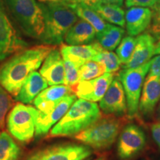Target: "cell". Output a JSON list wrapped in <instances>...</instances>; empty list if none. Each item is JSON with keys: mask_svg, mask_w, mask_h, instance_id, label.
Instances as JSON below:
<instances>
[{"mask_svg": "<svg viewBox=\"0 0 160 160\" xmlns=\"http://www.w3.org/2000/svg\"><path fill=\"white\" fill-rule=\"evenodd\" d=\"M52 49L41 45L16 53L0 66V85L16 97L25 79L39 68Z\"/></svg>", "mask_w": 160, "mask_h": 160, "instance_id": "obj_1", "label": "cell"}, {"mask_svg": "<svg viewBox=\"0 0 160 160\" xmlns=\"http://www.w3.org/2000/svg\"><path fill=\"white\" fill-rule=\"evenodd\" d=\"M24 34L43 42L45 20L42 6L37 0H1Z\"/></svg>", "mask_w": 160, "mask_h": 160, "instance_id": "obj_2", "label": "cell"}, {"mask_svg": "<svg viewBox=\"0 0 160 160\" xmlns=\"http://www.w3.org/2000/svg\"><path fill=\"white\" fill-rule=\"evenodd\" d=\"M40 2L45 20L43 43L59 45L63 42L70 28L78 21V16L66 2L42 0Z\"/></svg>", "mask_w": 160, "mask_h": 160, "instance_id": "obj_3", "label": "cell"}, {"mask_svg": "<svg viewBox=\"0 0 160 160\" xmlns=\"http://www.w3.org/2000/svg\"><path fill=\"white\" fill-rule=\"evenodd\" d=\"M100 117L101 112L97 103L83 99H77L51 129L50 136H75L97 122Z\"/></svg>", "mask_w": 160, "mask_h": 160, "instance_id": "obj_4", "label": "cell"}, {"mask_svg": "<svg viewBox=\"0 0 160 160\" xmlns=\"http://www.w3.org/2000/svg\"><path fill=\"white\" fill-rule=\"evenodd\" d=\"M121 123L117 119L98 120L85 131L75 135V139L94 149L111 147L119 135Z\"/></svg>", "mask_w": 160, "mask_h": 160, "instance_id": "obj_5", "label": "cell"}, {"mask_svg": "<svg viewBox=\"0 0 160 160\" xmlns=\"http://www.w3.org/2000/svg\"><path fill=\"white\" fill-rule=\"evenodd\" d=\"M151 65V60H150L137 68L122 69L117 75L123 86L127 100L128 113L130 117H135L139 111L142 88Z\"/></svg>", "mask_w": 160, "mask_h": 160, "instance_id": "obj_6", "label": "cell"}, {"mask_svg": "<svg viewBox=\"0 0 160 160\" xmlns=\"http://www.w3.org/2000/svg\"><path fill=\"white\" fill-rule=\"evenodd\" d=\"M9 133L22 142L31 141L35 134L34 108L18 103L10 112L7 119Z\"/></svg>", "mask_w": 160, "mask_h": 160, "instance_id": "obj_7", "label": "cell"}, {"mask_svg": "<svg viewBox=\"0 0 160 160\" xmlns=\"http://www.w3.org/2000/svg\"><path fill=\"white\" fill-rule=\"evenodd\" d=\"M77 95L71 94L63 97L57 105L51 111L42 112L34 108L35 134L37 137L45 135L67 113L77 100Z\"/></svg>", "mask_w": 160, "mask_h": 160, "instance_id": "obj_8", "label": "cell"}, {"mask_svg": "<svg viewBox=\"0 0 160 160\" xmlns=\"http://www.w3.org/2000/svg\"><path fill=\"white\" fill-rule=\"evenodd\" d=\"M28 45L17 35V31L0 6V63Z\"/></svg>", "mask_w": 160, "mask_h": 160, "instance_id": "obj_9", "label": "cell"}, {"mask_svg": "<svg viewBox=\"0 0 160 160\" xmlns=\"http://www.w3.org/2000/svg\"><path fill=\"white\" fill-rule=\"evenodd\" d=\"M145 143V133L139 127L134 125H127L119 135L118 155L122 159L133 157L144 148Z\"/></svg>", "mask_w": 160, "mask_h": 160, "instance_id": "obj_10", "label": "cell"}, {"mask_svg": "<svg viewBox=\"0 0 160 160\" xmlns=\"http://www.w3.org/2000/svg\"><path fill=\"white\" fill-rule=\"evenodd\" d=\"M113 79V73H105L93 79L79 82L72 90L79 99L96 102L102 99Z\"/></svg>", "mask_w": 160, "mask_h": 160, "instance_id": "obj_11", "label": "cell"}, {"mask_svg": "<svg viewBox=\"0 0 160 160\" xmlns=\"http://www.w3.org/2000/svg\"><path fill=\"white\" fill-rule=\"evenodd\" d=\"M89 146L68 144L53 146L36 153L41 160H85L91 155Z\"/></svg>", "mask_w": 160, "mask_h": 160, "instance_id": "obj_12", "label": "cell"}, {"mask_svg": "<svg viewBox=\"0 0 160 160\" xmlns=\"http://www.w3.org/2000/svg\"><path fill=\"white\" fill-rule=\"evenodd\" d=\"M99 107L104 113L108 114L122 116L127 113L125 93L118 77L113 79L102 99L100 100Z\"/></svg>", "mask_w": 160, "mask_h": 160, "instance_id": "obj_13", "label": "cell"}, {"mask_svg": "<svg viewBox=\"0 0 160 160\" xmlns=\"http://www.w3.org/2000/svg\"><path fill=\"white\" fill-rule=\"evenodd\" d=\"M39 73L49 85L65 84V67L61 53L57 48H53L44 60Z\"/></svg>", "mask_w": 160, "mask_h": 160, "instance_id": "obj_14", "label": "cell"}, {"mask_svg": "<svg viewBox=\"0 0 160 160\" xmlns=\"http://www.w3.org/2000/svg\"><path fill=\"white\" fill-rule=\"evenodd\" d=\"M103 48L99 43L94 41L89 45H62L60 48V53L63 59L69 60L80 68L87 62L93 60L95 56Z\"/></svg>", "mask_w": 160, "mask_h": 160, "instance_id": "obj_15", "label": "cell"}, {"mask_svg": "<svg viewBox=\"0 0 160 160\" xmlns=\"http://www.w3.org/2000/svg\"><path fill=\"white\" fill-rule=\"evenodd\" d=\"M155 40L152 35L145 33L137 36V44L131 59L122 69H133L149 62L155 55Z\"/></svg>", "mask_w": 160, "mask_h": 160, "instance_id": "obj_16", "label": "cell"}, {"mask_svg": "<svg viewBox=\"0 0 160 160\" xmlns=\"http://www.w3.org/2000/svg\"><path fill=\"white\" fill-rule=\"evenodd\" d=\"M160 99V79L149 75L144 82L142 97L139 99V111L142 115L148 117L153 113Z\"/></svg>", "mask_w": 160, "mask_h": 160, "instance_id": "obj_17", "label": "cell"}, {"mask_svg": "<svg viewBox=\"0 0 160 160\" xmlns=\"http://www.w3.org/2000/svg\"><path fill=\"white\" fill-rule=\"evenodd\" d=\"M72 91L71 88L66 85H51L36 97L33 104L37 110L47 113L54 108L63 97L72 94Z\"/></svg>", "mask_w": 160, "mask_h": 160, "instance_id": "obj_18", "label": "cell"}, {"mask_svg": "<svg viewBox=\"0 0 160 160\" xmlns=\"http://www.w3.org/2000/svg\"><path fill=\"white\" fill-rule=\"evenodd\" d=\"M125 26L131 37L139 36L151 25L152 11L148 8L132 7L125 12Z\"/></svg>", "mask_w": 160, "mask_h": 160, "instance_id": "obj_19", "label": "cell"}, {"mask_svg": "<svg viewBox=\"0 0 160 160\" xmlns=\"http://www.w3.org/2000/svg\"><path fill=\"white\" fill-rule=\"evenodd\" d=\"M48 86L47 81L37 71L32 72L24 82L15 99L22 104H29Z\"/></svg>", "mask_w": 160, "mask_h": 160, "instance_id": "obj_20", "label": "cell"}, {"mask_svg": "<svg viewBox=\"0 0 160 160\" xmlns=\"http://www.w3.org/2000/svg\"><path fill=\"white\" fill-rule=\"evenodd\" d=\"M96 36L97 32L93 26L79 19L68 31L64 40L68 45H87L93 42Z\"/></svg>", "mask_w": 160, "mask_h": 160, "instance_id": "obj_21", "label": "cell"}, {"mask_svg": "<svg viewBox=\"0 0 160 160\" xmlns=\"http://www.w3.org/2000/svg\"><path fill=\"white\" fill-rule=\"evenodd\" d=\"M66 2L68 4L70 7L74 11L78 17L81 18V19L87 22L88 23L93 26L97 33H101L105 29L108 24H106L105 20L100 17L94 10L84 4L78 2L75 0H71Z\"/></svg>", "mask_w": 160, "mask_h": 160, "instance_id": "obj_22", "label": "cell"}, {"mask_svg": "<svg viewBox=\"0 0 160 160\" xmlns=\"http://www.w3.org/2000/svg\"><path fill=\"white\" fill-rule=\"evenodd\" d=\"M125 30L122 28L108 24L103 31L97 33L96 38L104 49L112 51L121 42Z\"/></svg>", "mask_w": 160, "mask_h": 160, "instance_id": "obj_23", "label": "cell"}, {"mask_svg": "<svg viewBox=\"0 0 160 160\" xmlns=\"http://www.w3.org/2000/svg\"><path fill=\"white\" fill-rule=\"evenodd\" d=\"M94 11L104 20L110 23L117 25L122 28L125 26V11L121 6L102 3L96 8Z\"/></svg>", "mask_w": 160, "mask_h": 160, "instance_id": "obj_24", "label": "cell"}, {"mask_svg": "<svg viewBox=\"0 0 160 160\" xmlns=\"http://www.w3.org/2000/svg\"><path fill=\"white\" fill-rule=\"evenodd\" d=\"M21 149L7 132L0 133V160H18Z\"/></svg>", "mask_w": 160, "mask_h": 160, "instance_id": "obj_25", "label": "cell"}, {"mask_svg": "<svg viewBox=\"0 0 160 160\" xmlns=\"http://www.w3.org/2000/svg\"><path fill=\"white\" fill-rule=\"evenodd\" d=\"M93 61L105 65L106 73H115L119 71L120 65H122L116 53L104 48L95 56Z\"/></svg>", "mask_w": 160, "mask_h": 160, "instance_id": "obj_26", "label": "cell"}, {"mask_svg": "<svg viewBox=\"0 0 160 160\" xmlns=\"http://www.w3.org/2000/svg\"><path fill=\"white\" fill-rule=\"evenodd\" d=\"M106 73V68L102 64L97 62L88 61L79 68L80 82L93 79Z\"/></svg>", "mask_w": 160, "mask_h": 160, "instance_id": "obj_27", "label": "cell"}, {"mask_svg": "<svg viewBox=\"0 0 160 160\" xmlns=\"http://www.w3.org/2000/svg\"><path fill=\"white\" fill-rule=\"evenodd\" d=\"M136 44L137 38L131 36H128L122 39L120 45L117 48V55L122 65L128 62L134 51Z\"/></svg>", "mask_w": 160, "mask_h": 160, "instance_id": "obj_28", "label": "cell"}, {"mask_svg": "<svg viewBox=\"0 0 160 160\" xmlns=\"http://www.w3.org/2000/svg\"><path fill=\"white\" fill-rule=\"evenodd\" d=\"M65 67V85L73 88L80 82L79 68L67 59H63Z\"/></svg>", "mask_w": 160, "mask_h": 160, "instance_id": "obj_29", "label": "cell"}, {"mask_svg": "<svg viewBox=\"0 0 160 160\" xmlns=\"http://www.w3.org/2000/svg\"><path fill=\"white\" fill-rule=\"evenodd\" d=\"M13 100L8 92L0 85V128H3L5 126V117L11 109Z\"/></svg>", "mask_w": 160, "mask_h": 160, "instance_id": "obj_30", "label": "cell"}, {"mask_svg": "<svg viewBox=\"0 0 160 160\" xmlns=\"http://www.w3.org/2000/svg\"><path fill=\"white\" fill-rule=\"evenodd\" d=\"M152 19L149 26V32L152 34L158 37L160 34V0L151 7Z\"/></svg>", "mask_w": 160, "mask_h": 160, "instance_id": "obj_31", "label": "cell"}, {"mask_svg": "<svg viewBox=\"0 0 160 160\" xmlns=\"http://www.w3.org/2000/svg\"><path fill=\"white\" fill-rule=\"evenodd\" d=\"M158 0H125V6L127 8L141 7L151 8Z\"/></svg>", "mask_w": 160, "mask_h": 160, "instance_id": "obj_32", "label": "cell"}, {"mask_svg": "<svg viewBox=\"0 0 160 160\" xmlns=\"http://www.w3.org/2000/svg\"><path fill=\"white\" fill-rule=\"evenodd\" d=\"M149 75L156 76L160 79V54L151 59V65L149 70Z\"/></svg>", "mask_w": 160, "mask_h": 160, "instance_id": "obj_33", "label": "cell"}, {"mask_svg": "<svg viewBox=\"0 0 160 160\" xmlns=\"http://www.w3.org/2000/svg\"><path fill=\"white\" fill-rule=\"evenodd\" d=\"M151 133L155 142L160 148V123L153 124L151 126Z\"/></svg>", "mask_w": 160, "mask_h": 160, "instance_id": "obj_34", "label": "cell"}, {"mask_svg": "<svg viewBox=\"0 0 160 160\" xmlns=\"http://www.w3.org/2000/svg\"><path fill=\"white\" fill-rule=\"evenodd\" d=\"M75 1L88 6L89 8H91L93 10H94L97 6L102 4L101 0H75Z\"/></svg>", "mask_w": 160, "mask_h": 160, "instance_id": "obj_35", "label": "cell"}, {"mask_svg": "<svg viewBox=\"0 0 160 160\" xmlns=\"http://www.w3.org/2000/svg\"><path fill=\"white\" fill-rule=\"evenodd\" d=\"M124 0H101L102 3L103 4H111V5H116L122 6L123 4Z\"/></svg>", "mask_w": 160, "mask_h": 160, "instance_id": "obj_36", "label": "cell"}, {"mask_svg": "<svg viewBox=\"0 0 160 160\" xmlns=\"http://www.w3.org/2000/svg\"><path fill=\"white\" fill-rule=\"evenodd\" d=\"M157 42L155 43V54H160V34L157 37Z\"/></svg>", "mask_w": 160, "mask_h": 160, "instance_id": "obj_37", "label": "cell"}, {"mask_svg": "<svg viewBox=\"0 0 160 160\" xmlns=\"http://www.w3.org/2000/svg\"><path fill=\"white\" fill-rule=\"evenodd\" d=\"M28 160H41V159H39V157H37V156L35 154V155L32 156V157H31V158H30V159H29Z\"/></svg>", "mask_w": 160, "mask_h": 160, "instance_id": "obj_38", "label": "cell"}, {"mask_svg": "<svg viewBox=\"0 0 160 160\" xmlns=\"http://www.w3.org/2000/svg\"><path fill=\"white\" fill-rule=\"evenodd\" d=\"M44 1H61V2H70L71 0H44Z\"/></svg>", "mask_w": 160, "mask_h": 160, "instance_id": "obj_39", "label": "cell"}, {"mask_svg": "<svg viewBox=\"0 0 160 160\" xmlns=\"http://www.w3.org/2000/svg\"><path fill=\"white\" fill-rule=\"evenodd\" d=\"M95 160H106L105 157H99V158H97V159H96Z\"/></svg>", "mask_w": 160, "mask_h": 160, "instance_id": "obj_40", "label": "cell"}, {"mask_svg": "<svg viewBox=\"0 0 160 160\" xmlns=\"http://www.w3.org/2000/svg\"><path fill=\"white\" fill-rule=\"evenodd\" d=\"M85 160H88V159H85Z\"/></svg>", "mask_w": 160, "mask_h": 160, "instance_id": "obj_41", "label": "cell"}]
</instances>
